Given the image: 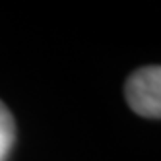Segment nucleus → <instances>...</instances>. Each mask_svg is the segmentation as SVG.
I'll return each mask as SVG.
<instances>
[{"label": "nucleus", "instance_id": "f257e3e1", "mask_svg": "<svg viewBox=\"0 0 161 161\" xmlns=\"http://www.w3.org/2000/svg\"><path fill=\"white\" fill-rule=\"evenodd\" d=\"M124 93L134 113L161 119V66L138 68L126 82Z\"/></svg>", "mask_w": 161, "mask_h": 161}, {"label": "nucleus", "instance_id": "f03ea898", "mask_svg": "<svg viewBox=\"0 0 161 161\" xmlns=\"http://www.w3.org/2000/svg\"><path fill=\"white\" fill-rule=\"evenodd\" d=\"M16 140V124L12 119V113L0 101V161H6L10 149Z\"/></svg>", "mask_w": 161, "mask_h": 161}]
</instances>
